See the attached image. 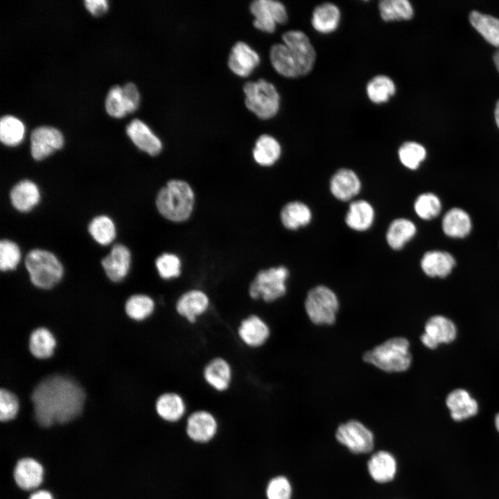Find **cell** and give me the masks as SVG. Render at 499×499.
<instances>
[{
  "label": "cell",
  "mask_w": 499,
  "mask_h": 499,
  "mask_svg": "<svg viewBox=\"0 0 499 499\" xmlns=\"http://www.w3.org/2000/svg\"><path fill=\"white\" fill-rule=\"evenodd\" d=\"M85 399V393L78 383L59 375L44 379L31 395L35 417L45 427L67 423L78 417Z\"/></svg>",
  "instance_id": "1"
},
{
  "label": "cell",
  "mask_w": 499,
  "mask_h": 499,
  "mask_svg": "<svg viewBox=\"0 0 499 499\" xmlns=\"http://www.w3.org/2000/svg\"><path fill=\"white\" fill-rule=\"evenodd\" d=\"M194 204L193 189L182 180H169L156 197V207L159 213L175 222L188 220L193 212Z\"/></svg>",
  "instance_id": "2"
},
{
  "label": "cell",
  "mask_w": 499,
  "mask_h": 499,
  "mask_svg": "<svg viewBox=\"0 0 499 499\" xmlns=\"http://www.w3.org/2000/svg\"><path fill=\"white\" fill-rule=\"evenodd\" d=\"M410 346L405 338H392L366 351L362 359L385 372H403L409 369L412 362Z\"/></svg>",
  "instance_id": "3"
},
{
  "label": "cell",
  "mask_w": 499,
  "mask_h": 499,
  "mask_svg": "<svg viewBox=\"0 0 499 499\" xmlns=\"http://www.w3.org/2000/svg\"><path fill=\"white\" fill-rule=\"evenodd\" d=\"M30 279L36 287L49 289L61 279L63 267L51 252L40 249L30 251L25 259Z\"/></svg>",
  "instance_id": "4"
},
{
  "label": "cell",
  "mask_w": 499,
  "mask_h": 499,
  "mask_svg": "<svg viewBox=\"0 0 499 499\" xmlns=\"http://www.w3.org/2000/svg\"><path fill=\"white\" fill-rule=\"evenodd\" d=\"M243 91L246 107L261 119H269L277 114L280 97L272 83L264 79L247 82Z\"/></svg>",
  "instance_id": "5"
},
{
  "label": "cell",
  "mask_w": 499,
  "mask_h": 499,
  "mask_svg": "<svg viewBox=\"0 0 499 499\" xmlns=\"http://www.w3.org/2000/svg\"><path fill=\"white\" fill-rule=\"evenodd\" d=\"M336 294L324 285L316 286L307 292L304 308L310 322L315 325H331L339 310Z\"/></svg>",
  "instance_id": "6"
},
{
  "label": "cell",
  "mask_w": 499,
  "mask_h": 499,
  "mask_svg": "<svg viewBox=\"0 0 499 499\" xmlns=\"http://www.w3.org/2000/svg\"><path fill=\"white\" fill-rule=\"evenodd\" d=\"M288 277L289 270L284 265L261 270L250 284L249 295L265 303L277 301L286 295Z\"/></svg>",
  "instance_id": "7"
},
{
  "label": "cell",
  "mask_w": 499,
  "mask_h": 499,
  "mask_svg": "<svg viewBox=\"0 0 499 499\" xmlns=\"http://www.w3.org/2000/svg\"><path fill=\"white\" fill-rule=\"evenodd\" d=\"M335 438L356 454L368 453L374 446L373 432L360 421L354 419L340 424L335 431Z\"/></svg>",
  "instance_id": "8"
},
{
  "label": "cell",
  "mask_w": 499,
  "mask_h": 499,
  "mask_svg": "<svg viewBox=\"0 0 499 499\" xmlns=\"http://www.w3.org/2000/svg\"><path fill=\"white\" fill-rule=\"evenodd\" d=\"M457 334V327L453 320L443 315H435L425 322L420 340L425 347L433 350L441 344L453 342Z\"/></svg>",
  "instance_id": "9"
},
{
  "label": "cell",
  "mask_w": 499,
  "mask_h": 499,
  "mask_svg": "<svg viewBox=\"0 0 499 499\" xmlns=\"http://www.w3.org/2000/svg\"><path fill=\"white\" fill-rule=\"evenodd\" d=\"M250 11L254 17L255 28L272 33L277 24H283L288 21V14L284 5L274 0H256L251 3Z\"/></svg>",
  "instance_id": "10"
},
{
  "label": "cell",
  "mask_w": 499,
  "mask_h": 499,
  "mask_svg": "<svg viewBox=\"0 0 499 499\" xmlns=\"http://www.w3.org/2000/svg\"><path fill=\"white\" fill-rule=\"evenodd\" d=\"M444 405L450 419L457 423L476 417L480 412V402L464 388L450 391L444 399Z\"/></svg>",
  "instance_id": "11"
},
{
  "label": "cell",
  "mask_w": 499,
  "mask_h": 499,
  "mask_svg": "<svg viewBox=\"0 0 499 499\" xmlns=\"http://www.w3.org/2000/svg\"><path fill=\"white\" fill-rule=\"evenodd\" d=\"M210 306L208 295L200 289H191L182 293L177 299L175 308L179 316L187 322L194 324L204 315Z\"/></svg>",
  "instance_id": "12"
},
{
  "label": "cell",
  "mask_w": 499,
  "mask_h": 499,
  "mask_svg": "<svg viewBox=\"0 0 499 499\" xmlns=\"http://www.w3.org/2000/svg\"><path fill=\"white\" fill-rule=\"evenodd\" d=\"M30 152L36 160H42L55 150L61 148L64 143L62 134L58 129L49 126H40L30 134Z\"/></svg>",
  "instance_id": "13"
},
{
  "label": "cell",
  "mask_w": 499,
  "mask_h": 499,
  "mask_svg": "<svg viewBox=\"0 0 499 499\" xmlns=\"http://www.w3.org/2000/svg\"><path fill=\"white\" fill-rule=\"evenodd\" d=\"M237 333L245 345L256 349L267 342L271 331L267 322L261 317L256 314H250L240 321Z\"/></svg>",
  "instance_id": "14"
},
{
  "label": "cell",
  "mask_w": 499,
  "mask_h": 499,
  "mask_svg": "<svg viewBox=\"0 0 499 499\" xmlns=\"http://www.w3.org/2000/svg\"><path fill=\"white\" fill-rule=\"evenodd\" d=\"M282 40L297 58L305 75L308 74L315 65L316 52L306 34L301 30H289L283 34Z\"/></svg>",
  "instance_id": "15"
},
{
  "label": "cell",
  "mask_w": 499,
  "mask_h": 499,
  "mask_svg": "<svg viewBox=\"0 0 499 499\" xmlns=\"http://www.w3.org/2000/svg\"><path fill=\"white\" fill-rule=\"evenodd\" d=\"M362 183L357 173L342 168L336 170L329 181V190L332 195L342 202L351 201L360 192Z\"/></svg>",
  "instance_id": "16"
},
{
  "label": "cell",
  "mask_w": 499,
  "mask_h": 499,
  "mask_svg": "<svg viewBox=\"0 0 499 499\" xmlns=\"http://www.w3.org/2000/svg\"><path fill=\"white\" fill-rule=\"evenodd\" d=\"M217 430V420L213 414L207 410H196L187 418L186 435L195 442L209 441L216 434Z\"/></svg>",
  "instance_id": "17"
},
{
  "label": "cell",
  "mask_w": 499,
  "mask_h": 499,
  "mask_svg": "<svg viewBox=\"0 0 499 499\" xmlns=\"http://www.w3.org/2000/svg\"><path fill=\"white\" fill-rule=\"evenodd\" d=\"M455 266L456 259L454 256L444 250L427 251L420 260L422 272L430 278H446L453 272Z\"/></svg>",
  "instance_id": "18"
},
{
  "label": "cell",
  "mask_w": 499,
  "mask_h": 499,
  "mask_svg": "<svg viewBox=\"0 0 499 499\" xmlns=\"http://www.w3.org/2000/svg\"><path fill=\"white\" fill-rule=\"evenodd\" d=\"M205 383L218 392L227 391L232 382L233 370L229 362L222 357L211 359L202 370Z\"/></svg>",
  "instance_id": "19"
},
{
  "label": "cell",
  "mask_w": 499,
  "mask_h": 499,
  "mask_svg": "<svg viewBox=\"0 0 499 499\" xmlns=\"http://www.w3.org/2000/svg\"><path fill=\"white\" fill-rule=\"evenodd\" d=\"M270 62L277 73L286 78L305 76L294 53L285 44H274L270 51Z\"/></svg>",
  "instance_id": "20"
},
{
  "label": "cell",
  "mask_w": 499,
  "mask_h": 499,
  "mask_svg": "<svg viewBox=\"0 0 499 499\" xmlns=\"http://www.w3.org/2000/svg\"><path fill=\"white\" fill-rule=\"evenodd\" d=\"M259 54L243 42H236L228 58L230 70L237 76L246 77L259 65Z\"/></svg>",
  "instance_id": "21"
},
{
  "label": "cell",
  "mask_w": 499,
  "mask_h": 499,
  "mask_svg": "<svg viewBox=\"0 0 499 499\" xmlns=\"http://www.w3.org/2000/svg\"><path fill=\"white\" fill-rule=\"evenodd\" d=\"M441 228L448 238H464L471 234L473 222L466 211L460 207H452L444 214Z\"/></svg>",
  "instance_id": "22"
},
{
  "label": "cell",
  "mask_w": 499,
  "mask_h": 499,
  "mask_svg": "<svg viewBox=\"0 0 499 499\" xmlns=\"http://www.w3.org/2000/svg\"><path fill=\"white\" fill-rule=\"evenodd\" d=\"M126 132L132 141L140 150L151 156H156L161 152V141L142 121L133 119L127 125Z\"/></svg>",
  "instance_id": "23"
},
{
  "label": "cell",
  "mask_w": 499,
  "mask_h": 499,
  "mask_svg": "<svg viewBox=\"0 0 499 499\" xmlns=\"http://www.w3.org/2000/svg\"><path fill=\"white\" fill-rule=\"evenodd\" d=\"M131 254L129 250L121 244L113 246L110 254L101 261L107 276L114 282L121 281L128 274L130 265Z\"/></svg>",
  "instance_id": "24"
},
{
  "label": "cell",
  "mask_w": 499,
  "mask_h": 499,
  "mask_svg": "<svg viewBox=\"0 0 499 499\" xmlns=\"http://www.w3.org/2000/svg\"><path fill=\"white\" fill-rule=\"evenodd\" d=\"M375 220V210L368 201L360 199L351 201L345 215L347 227L356 231L362 232L371 227Z\"/></svg>",
  "instance_id": "25"
},
{
  "label": "cell",
  "mask_w": 499,
  "mask_h": 499,
  "mask_svg": "<svg viewBox=\"0 0 499 499\" xmlns=\"http://www.w3.org/2000/svg\"><path fill=\"white\" fill-rule=\"evenodd\" d=\"M367 469L375 482L386 483L394 478L397 472V462L392 454L380 450L371 455L367 462Z\"/></svg>",
  "instance_id": "26"
},
{
  "label": "cell",
  "mask_w": 499,
  "mask_h": 499,
  "mask_svg": "<svg viewBox=\"0 0 499 499\" xmlns=\"http://www.w3.org/2000/svg\"><path fill=\"white\" fill-rule=\"evenodd\" d=\"M415 223L406 218H398L389 225L385 234L388 246L394 250H401L417 234Z\"/></svg>",
  "instance_id": "27"
},
{
  "label": "cell",
  "mask_w": 499,
  "mask_h": 499,
  "mask_svg": "<svg viewBox=\"0 0 499 499\" xmlns=\"http://www.w3.org/2000/svg\"><path fill=\"white\" fill-rule=\"evenodd\" d=\"M312 218L310 208L304 202L297 200L286 203L280 212V220L283 226L291 231L308 225Z\"/></svg>",
  "instance_id": "28"
},
{
  "label": "cell",
  "mask_w": 499,
  "mask_h": 499,
  "mask_svg": "<svg viewBox=\"0 0 499 499\" xmlns=\"http://www.w3.org/2000/svg\"><path fill=\"white\" fill-rule=\"evenodd\" d=\"M155 410L163 420L177 422L184 415L186 408L184 398L179 393L166 392L157 399Z\"/></svg>",
  "instance_id": "29"
},
{
  "label": "cell",
  "mask_w": 499,
  "mask_h": 499,
  "mask_svg": "<svg viewBox=\"0 0 499 499\" xmlns=\"http://www.w3.org/2000/svg\"><path fill=\"white\" fill-rule=\"evenodd\" d=\"M43 478L42 465L31 458L20 459L14 469V479L21 489L30 490L37 487Z\"/></svg>",
  "instance_id": "30"
},
{
  "label": "cell",
  "mask_w": 499,
  "mask_h": 499,
  "mask_svg": "<svg viewBox=\"0 0 499 499\" xmlns=\"http://www.w3.org/2000/svg\"><path fill=\"white\" fill-rule=\"evenodd\" d=\"M10 197L12 204L16 209L21 212H27L38 204L40 193L33 182L25 180L12 187Z\"/></svg>",
  "instance_id": "31"
},
{
  "label": "cell",
  "mask_w": 499,
  "mask_h": 499,
  "mask_svg": "<svg viewBox=\"0 0 499 499\" xmlns=\"http://www.w3.org/2000/svg\"><path fill=\"white\" fill-rule=\"evenodd\" d=\"M340 11L332 3L326 2L315 8L312 15L311 24L320 33H330L335 31L340 24Z\"/></svg>",
  "instance_id": "32"
},
{
  "label": "cell",
  "mask_w": 499,
  "mask_h": 499,
  "mask_svg": "<svg viewBox=\"0 0 499 499\" xmlns=\"http://www.w3.org/2000/svg\"><path fill=\"white\" fill-rule=\"evenodd\" d=\"M281 155L279 141L268 134H262L255 143L252 150L254 161L260 166H270L274 164Z\"/></svg>",
  "instance_id": "33"
},
{
  "label": "cell",
  "mask_w": 499,
  "mask_h": 499,
  "mask_svg": "<svg viewBox=\"0 0 499 499\" xmlns=\"http://www.w3.org/2000/svg\"><path fill=\"white\" fill-rule=\"evenodd\" d=\"M471 25L491 45L499 48V19L472 11L469 15Z\"/></svg>",
  "instance_id": "34"
},
{
  "label": "cell",
  "mask_w": 499,
  "mask_h": 499,
  "mask_svg": "<svg viewBox=\"0 0 499 499\" xmlns=\"http://www.w3.org/2000/svg\"><path fill=\"white\" fill-rule=\"evenodd\" d=\"M366 92L372 103L380 104L387 102L395 94L396 86L389 77L377 75L367 82Z\"/></svg>",
  "instance_id": "35"
},
{
  "label": "cell",
  "mask_w": 499,
  "mask_h": 499,
  "mask_svg": "<svg viewBox=\"0 0 499 499\" xmlns=\"http://www.w3.org/2000/svg\"><path fill=\"white\" fill-rule=\"evenodd\" d=\"M381 19L385 21L409 20L414 10L408 0H383L378 3Z\"/></svg>",
  "instance_id": "36"
},
{
  "label": "cell",
  "mask_w": 499,
  "mask_h": 499,
  "mask_svg": "<svg viewBox=\"0 0 499 499\" xmlns=\"http://www.w3.org/2000/svg\"><path fill=\"white\" fill-rule=\"evenodd\" d=\"M56 345L55 338L45 328L34 330L29 338V350L37 358H47L52 356Z\"/></svg>",
  "instance_id": "37"
},
{
  "label": "cell",
  "mask_w": 499,
  "mask_h": 499,
  "mask_svg": "<svg viewBox=\"0 0 499 499\" xmlns=\"http://www.w3.org/2000/svg\"><path fill=\"white\" fill-rule=\"evenodd\" d=\"M416 215L423 220H431L438 217L442 210V203L437 195L432 192L419 194L413 204Z\"/></svg>",
  "instance_id": "38"
},
{
  "label": "cell",
  "mask_w": 499,
  "mask_h": 499,
  "mask_svg": "<svg viewBox=\"0 0 499 499\" xmlns=\"http://www.w3.org/2000/svg\"><path fill=\"white\" fill-rule=\"evenodd\" d=\"M426 156V148L415 141H406L398 150V157L401 164L411 170H417Z\"/></svg>",
  "instance_id": "39"
},
{
  "label": "cell",
  "mask_w": 499,
  "mask_h": 499,
  "mask_svg": "<svg viewBox=\"0 0 499 499\" xmlns=\"http://www.w3.org/2000/svg\"><path fill=\"white\" fill-rule=\"evenodd\" d=\"M154 300L148 295L137 294L127 300L125 309L127 315L132 319L142 321L149 317L155 310Z\"/></svg>",
  "instance_id": "40"
},
{
  "label": "cell",
  "mask_w": 499,
  "mask_h": 499,
  "mask_svg": "<svg viewBox=\"0 0 499 499\" xmlns=\"http://www.w3.org/2000/svg\"><path fill=\"white\" fill-rule=\"evenodd\" d=\"M24 136V125L17 118L11 116H3L0 120V139L7 146H17L21 143Z\"/></svg>",
  "instance_id": "41"
},
{
  "label": "cell",
  "mask_w": 499,
  "mask_h": 499,
  "mask_svg": "<svg viewBox=\"0 0 499 499\" xmlns=\"http://www.w3.org/2000/svg\"><path fill=\"white\" fill-rule=\"evenodd\" d=\"M88 230L93 238L103 245L111 243L116 236L115 225L107 216L94 218L89 223Z\"/></svg>",
  "instance_id": "42"
},
{
  "label": "cell",
  "mask_w": 499,
  "mask_h": 499,
  "mask_svg": "<svg viewBox=\"0 0 499 499\" xmlns=\"http://www.w3.org/2000/svg\"><path fill=\"white\" fill-rule=\"evenodd\" d=\"M155 266L159 277L165 280L177 278L182 272V263L178 256L165 252L155 261Z\"/></svg>",
  "instance_id": "43"
},
{
  "label": "cell",
  "mask_w": 499,
  "mask_h": 499,
  "mask_svg": "<svg viewBox=\"0 0 499 499\" xmlns=\"http://www.w3.org/2000/svg\"><path fill=\"white\" fill-rule=\"evenodd\" d=\"M21 252L18 245L8 240L0 243V268L2 271L16 268L20 261Z\"/></svg>",
  "instance_id": "44"
},
{
  "label": "cell",
  "mask_w": 499,
  "mask_h": 499,
  "mask_svg": "<svg viewBox=\"0 0 499 499\" xmlns=\"http://www.w3.org/2000/svg\"><path fill=\"white\" fill-rule=\"evenodd\" d=\"M292 486L289 480L283 475L272 478L266 487L268 499H290Z\"/></svg>",
  "instance_id": "45"
},
{
  "label": "cell",
  "mask_w": 499,
  "mask_h": 499,
  "mask_svg": "<svg viewBox=\"0 0 499 499\" xmlns=\"http://www.w3.org/2000/svg\"><path fill=\"white\" fill-rule=\"evenodd\" d=\"M105 109L109 115L116 118H121L127 114L122 87L114 85L110 88L105 100Z\"/></svg>",
  "instance_id": "46"
},
{
  "label": "cell",
  "mask_w": 499,
  "mask_h": 499,
  "mask_svg": "<svg viewBox=\"0 0 499 499\" xmlns=\"http://www.w3.org/2000/svg\"><path fill=\"white\" fill-rule=\"evenodd\" d=\"M18 400L11 392L1 389L0 391V419L7 421L12 419L17 414Z\"/></svg>",
  "instance_id": "47"
},
{
  "label": "cell",
  "mask_w": 499,
  "mask_h": 499,
  "mask_svg": "<svg viewBox=\"0 0 499 499\" xmlns=\"http://www.w3.org/2000/svg\"><path fill=\"white\" fill-rule=\"evenodd\" d=\"M122 94L127 113L134 112L139 103V93L136 85L128 82L122 87Z\"/></svg>",
  "instance_id": "48"
},
{
  "label": "cell",
  "mask_w": 499,
  "mask_h": 499,
  "mask_svg": "<svg viewBox=\"0 0 499 499\" xmlns=\"http://www.w3.org/2000/svg\"><path fill=\"white\" fill-rule=\"evenodd\" d=\"M85 4L87 10L96 16L103 14L108 6L106 0H85Z\"/></svg>",
  "instance_id": "49"
},
{
  "label": "cell",
  "mask_w": 499,
  "mask_h": 499,
  "mask_svg": "<svg viewBox=\"0 0 499 499\" xmlns=\"http://www.w3.org/2000/svg\"><path fill=\"white\" fill-rule=\"evenodd\" d=\"M29 499H53L51 494L44 490L36 491L30 495Z\"/></svg>",
  "instance_id": "50"
},
{
  "label": "cell",
  "mask_w": 499,
  "mask_h": 499,
  "mask_svg": "<svg viewBox=\"0 0 499 499\" xmlns=\"http://www.w3.org/2000/svg\"><path fill=\"white\" fill-rule=\"evenodd\" d=\"M493 423L496 431L499 433V411L494 415Z\"/></svg>",
  "instance_id": "51"
},
{
  "label": "cell",
  "mask_w": 499,
  "mask_h": 499,
  "mask_svg": "<svg viewBox=\"0 0 499 499\" xmlns=\"http://www.w3.org/2000/svg\"><path fill=\"white\" fill-rule=\"evenodd\" d=\"M495 119L498 127L499 128V100L496 103L495 109Z\"/></svg>",
  "instance_id": "52"
},
{
  "label": "cell",
  "mask_w": 499,
  "mask_h": 499,
  "mask_svg": "<svg viewBox=\"0 0 499 499\" xmlns=\"http://www.w3.org/2000/svg\"><path fill=\"white\" fill-rule=\"evenodd\" d=\"M493 62L497 70L499 72V50H498L493 55Z\"/></svg>",
  "instance_id": "53"
}]
</instances>
